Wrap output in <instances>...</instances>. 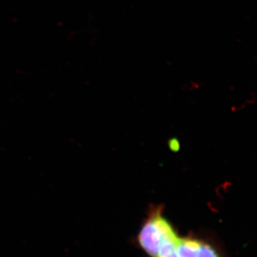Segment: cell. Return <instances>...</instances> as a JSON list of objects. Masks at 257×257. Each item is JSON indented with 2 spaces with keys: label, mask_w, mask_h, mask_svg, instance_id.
I'll use <instances>...</instances> for the list:
<instances>
[{
  "label": "cell",
  "mask_w": 257,
  "mask_h": 257,
  "mask_svg": "<svg viewBox=\"0 0 257 257\" xmlns=\"http://www.w3.org/2000/svg\"><path fill=\"white\" fill-rule=\"evenodd\" d=\"M142 248L150 257H224L206 240L179 236L170 222L153 231Z\"/></svg>",
  "instance_id": "6da1fadb"
}]
</instances>
